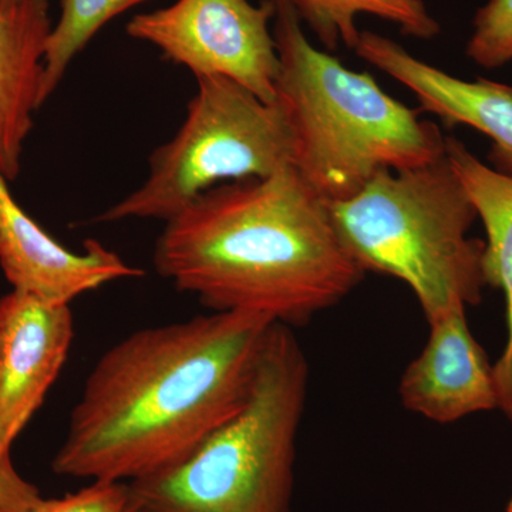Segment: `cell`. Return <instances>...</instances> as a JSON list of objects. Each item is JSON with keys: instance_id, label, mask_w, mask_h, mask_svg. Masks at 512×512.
<instances>
[{"instance_id": "obj_11", "label": "cell", "mask_w": 512, "mask_h": 512, "mask_svg": "<svg viewBox=\"0 0 512 512\" xmlns=\"http://www.w3.org/2000/svg\"><path fill=\"white\" fill-rule=\"evenodd\" d=\"M356 55L417 97L420 109L448 126H468L493 141L491 160L512 175V87L480 79L468 82L410 55L399 43L363 30Z\"/></svg>"}, {"instance_id": "obj_21", "label": "cell", "mask_w": 512, "mask_h": 512, "mask_svg": "<svg viewBox=\"0 0 512 512\" xmlns=\"http://www.w3.org/2000/svg\"><path fill=\"white\" fill-rule=\"evenodd\" d=\"M127 512H138L136 510H133V508H128V511Z\"/></svg>"}, {"instance_id": "obj_5", "label": "cell", "mask_w": 512, "mask_h": 512, "mask_svg": "<svg viewBox=\"0 0 512 512\" xmlns=\"http://www.w3.org/2000/svg\"><path fill=\"white\" fill-rule=\"evenodd\" d=\"M330 214L356 264L409 286L427 322L480 303L485 242L468 237L477 211L447 154L382 171L355 197L332 202Z\"/></svg>"}, {"instance_id": "obj_19", "label": "cell", "mask_w": 512, "mask_h": 512, "mask_svg": "<svg viewBox=\"0 0 512 512\" xmlns=\"http://www.w3.org/2000/svg\"><path fill=\"white\" fill-rule=\"evenodd\" d=\"M6 9H29L49 12V0H0Z\"/></svg>"}, {"instance_id": "obj_12", "label": "cell", "mask_w": 512, "mask_h": 512, "mask_svg": "<svg viewBox=\"0 0 512 512\" xmlns=\"http://www.w3.org/2000/svg\"><path fill=\"white\" fill-rule=\"evenodd\" d=\"M446 154L484 224L487 286L504 293L507 338L493 366L498 410L512 423V175L488 167L454 137L446 138Z\"/></svg>"}, {"instance_id": "obj_6", "label": "cell", "mask_w": 512, "mask_h": 512, "mask_svg": "<svg viewBox=\"0 0 512 512\" xmlns=\"http://www.w3.org/2000/svg\"><path fill=\"white\" fill-rule=\"evenodd\" d=\"M178 133L150 157L138 190L96 222L168 221L218 185L264 178L292 167L293 140L284 110L227 77H200Z\"/></svg>"}, {"instance_id": "obj_10", "label": "cell", "mask_w": 512, "mask_h": 512, "mask_svg": "<svg viewBox=\"0 0 512 512\" xmlns=\"http://www.w3.org/2000/svg\"><path fill=\"white\" fill-rule=\"evenodd\" d=\"M429 339L404 370L399 396L409 412L439 424L498 409L494 366L467 323V309L429 320Z\"/></svg>"}, {"instance_id": "obj_13", "label": "cell", "mask_w": 512, "mask_h": 512, "mask_svg": "<svg viewBox=\"0 0 512 512\" xmlns=\"http://www.w3.org/2000/svg\"><path fill=\"white\" fill-rule=\"evenodd\" d=\"M52 32L49 12L6 9L0 3V173L13 181L40 109L43 56Z\"/></svg>"}, {"instance_id": "obj_1", "label": "cell", "mask_w": 512, "mask_h": 512, "mask_svg": "<svg viewBox=\"0 0 512 512\" xmlns=\"http://www.w3.org/2000/svg\"><path fill=\"white\" fill-rule=\"evenodd\" d=\"M274 323L212 312L111 346L84 383L53 471L127 484L173 466L247 400Z\"/></svg>"}, {"instance_id": "obj_9", "label": "cell", "mask_w": 512, "mask_h": 512, "mask_svg": "<svg viewBox=\"0 0 512 512\" xmlns=\"http://www.w3.org/2000/svg\"><path fill=\"white\" fill-rule=\"evenodd\" d=\"M0 266L15 291L55 305L121 279L143 276L120 255L96 241L74 252L50 237L13 198L0 173Z\"/></svg>"}, {"instance_id": "obj_7", "label": "cell", "mask_w": 512, "mask_h": 512, "mask_svg": "<svg viewBox=\"0 0 512 512\" xmlns=\"http://www.w3.org/2000/svg\"><path fill=\"white\" fill-rule=\"evenodd\" d=\"M274 0H175L140 13L127 35L157 47L165 59L200 77H227L265 103H275L279 56L271 22Z\"/></svg>"}, {"instance_id": "obj_16", "label": "cell", "mask_w": 512, "mask_h": 512, "mask_svg": "<svg viewBox=\"0 0 512 512\" xmlns=\"http://www.w3.org/2000/svg\"><path fill=\"white\" fill-rule=\"evenodd\" d=\"M466 53L484 69L512 62V0H490L478 9Z\"/></svg>"}, {"instance_id": "obj_3", "label": "cell", "mask_w": 512, "mask_h": 512, "mask_svg": "<svg viewBox=\"0 0 512 512\" xmlns=\"http://www.w3.org/2000/svg\"><path fill=\"white\" fill-rule=\"evenodd\" d=\"M279 56L276 103L293 140L292 167L332 204L359 194L382 171L439 160L446 136L393 99L372 74L316 49L289 0H274Z\"/></svg>"}, {"instance_id": "obj_17", "label": "cell", "mask_w": 512, "mask_h": 512, "mask_svg": "<svg viewBox=\"0 0 512 512\" xmlns=\"http://www.w3.org/2000/svg\"><path fill=\"white\" fill-rule=\"evenodd\" d=\"M126 483H92L77 493L43 500L30 512H127Z\"/></svg>"}, {"instance_id": "obj_18", "label": "cell", "mask_w": 512, "mask_h": 512, "mask_svg": "<svg viewBox=\"0 0 512 512\" xmlns=\"http://www.w3.org/2000/svg\"><path fill=\"white\" fill-rule=\"evenodd\" d=\"M42 501L39 488L13 466L12 456L0 460V512H30Z\"/></svg>"}, {"instance_id": "obj_20", "label": "cell", "mask_w": 512, "mask_h": 512, "mask_svg": "<svg viewBox=\"0 0 512 512\" xmlns=\"http://www.w3.org/2000/svg\"><path fill=\"white\" fill-rule=\"evenodd\" d=\"M505 512H512V498H511L510 503H508L507 511H505Z\"/></svg>"}, {"instance_id": "obj_8", "label": "cell", "mask_w": 512, "mask_h": 512, "mask_svg": "<svg viewBox=\"0 0 512 512\" xmlns=\"http://www.w3.org/2000/svg\"><path fill=\"white\" fill-rule=\"evenodd\" d=\"M73 336L70 305L15 289L0 298V460L45 402Z\"/></svg>"}, {"instance_id": "obj_2", "label": "cell", "mask_w": 512, "mask_h": 512, "mask_svg": "<svg viewBox=\"0 0 512 512\" xmlns=\"http://www.w3.org/2000/svg\"><path fill=\"white\" fill-rule=\"evenodd\" d=\"M158 275L214 312L303 325L365 278L330 204L293 167L218 185L165 221Z\"/></svg>"}, {"instance_id": "obj_15", "label": "cell", "mask_w": 512, "mask_h": 512, "mask_svg": "<svg viewBox=\"0 0 512 512\" xmlns=\"http://www.w3.org/2000/svg\"><path fill=\"white\" fill-rule=\"evenodd\" d=\"M151 0H60L59 22L47 37L39 106L56 92L74 57L111 19Z\"/></svg>"}, {"instance_id": "obj_14", "label": "cell", "mask_w": 512, "mask_h": 512, "mask_svg": "<svg viewBox=\"0 0 512 512\" xmlns=\"http://www.w3.org/2000/svg\"><path fill=\"white\" fill-rule=\"evenodd\" d=\"M299 18L308 23L328 50L339 45L355 49L360 30L357 18L372 15L393 23L406 36L430 40L439 35L440 25L423 0H289Z\"/></svg>"}, {"instance_id": "obj_4", "label": "cell", "mask_w": 512, "mask_h": 512, "mask_svg": "<svg viewBox=\"0 0 512 512\" xmlns=\"http://www.w3.org/2000/svg\"><path fill=\"white\" fill-rule=\"evenodd\" d=\"M309 363L289 326L266 335L244 404L187 456L127 483L138 512H291Z\"/></svg>"}]
</instances>
